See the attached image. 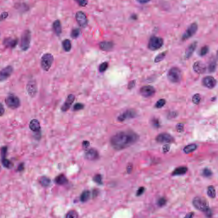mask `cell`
Segmentation results:
<instances>
[{
	"instance_id": "obj_18",
	"label": "cell",
	"mask_w": 218,
	"mask_h": 218,
	"mask_svg": "<svg viewBox=\"0 0 218 218\" xmlns=\"http://www.w3.org/2000/svg\"><path fill=\"white\" fill-rule=\"evenodd\" d=\"M99 156V153L98 151L94 148L89 149L85 153L86 158L91 161L97 160L98 159Z\"/></svg>"
},
{
	"instance_id": "obj_37",
	"label": "cell",
	"mask_w": 218,
	"mask_h": 218,
	"mask_svg": "<svg viewBox=\"0 0 218 218\" xmlns=\"http://www.w3.org/2000/svg\"><path fill=\"white\" fill-rule=\"evenodd\" d=\"M102 179V177L100 174H96L94 177L93 180L96 183L99 184H103Z\"/></svg>"
},
{
	"instance_id": "obj_47",
	"label": "cell",
	"mask_w": 218,
	"mask_h": 218,
	"mask_svg": "<svg viewBox=\"0 0 218 218\" xmlns=\"http://www.w3.org/2000/svg\"><path fill=\"white\" fill-rule=\"evenodd\" d=\"M177 130L178 132H181L184 129V124H178L177 125Z\"/></svg>"
},
{
	"instance_id": "obj_4",
	"label": "cell",
	"mask_w": 218,
	"mask_h": 218,
	"mask_svg": "<svg viewBox=\"0 0 218 218\" xmlns=\"http://www.w3.org/2000/svg\"><path fill=\"white\" fill-rule=\"evenodd\" d=\"M54 61L53 56L49 53L44 54L42 56L41 60V67L45 71L50 69Z\"/></svg>"
},
{
	"instance_id": "obj_40",
	"label": "cell",
	"mask_w": 218,
	"mask_h": 218,
	"mask_svg": "<svg viewBox=\"0 0 218 218\" xmlns=\"http://www.w3.org/2000/svg\"><path fill=\"white\" fill-rule=\"evenodd\" d=\"M209 51V48L208 46H205L201 48L200 51V55L202 56H203L207 53Z\"/></svg>"
},
{
	"instance_id": "obj_56",
	"label": "cell",
	"mask_w": 218,
	"mask_h": 218,
	"mask_svg": "<svg viewBox=\"0 0 218 218\" xmlns=\"http://www.w3.org/2000/svg\"><path fill=\"white\" fill-rule=\"evenodd\" d=\"M193 213H189V214H187V215H186V217H185L192 218L193 217Z\"/></svg>"
},
{
	"instance_id": "obj_23",
	"label": "cell",
	"mask_w": 218,
	"mask_h": 218,
	"mask_svg": "<svg viewBox=\"0 0 218 218\" xmlns=\"http://www.w3.org/2000/svg\"><path fill=\"white\" fill-rule=\"evenodd\" d=\"M55 181L58 185H64L68 182V179L64 174H60L55 179Z\"/></svg>"
},
{
	"instance_id": "obj_17",
	"label": "cell",
	"mask_w": 218,
	"mask_h": 218,
	"mask_svg": "<svg viewBox=\"0 0 218 218\" xmlns=\"http://www.w3.org/2000/svg\"><path fill=\"white\" fill-rule=\"evenodd\" d=\"M194 71L198 74H203L206 70V65L201 61H197L194 64Z\"/></svg>"
},
{
	"instance_id": "obj_11",
	"label": "cell",
	"mask_w": 218,
	"mask_h": 218,
	"mask_svg": "<svg viewBox=\"0 0 218 218\" xmlns=\"http://www.w3.org/2000/svg\"><path fill=\"white\" fill-rule=\"evenodd\" d=\"M140 92L141 95L144 97H150L155 94V90L153 86H144L141 88Z\"/></svg>"
},
{
	"instance_id": "obj_32",
	"label": "cell",
	"mask_w": 218,
	"mask_h": 218,
	"mask_svg": "<svg viewBox=\"0 0 218 218\" xmlns=\"http://www.w3.org/2000/svg\"><path fill=\"white\" fill-rule=\"evenodd\" d=\"M3 165L6 168H10L13 166V164L8 159L4 158L1 159Z\"/></svg>"
},
{
	"instance_id": "obj_46",
	"label": "cell",
	"mask_w": 218,
	"mask_h": 218,
	"mask_svg": "<svg viewBox=\"0 0 218 218\" xmlns=\"http://www.w3.org/2000/svg\"><path fill=\"white\" fill-rule=\"evenodd\" d=\"M144 191H145V188L144 187H141L139 188L136 192L137 196H139L141 195L142 194L144 193Z\"/></svg>"
},
{
	"instance_id": "obj_58",
	"label": "cell",
	"mask_w": 218,
	"mask_h": 218,
	"mask_svg": "<svg viewBox=\"0 0 218 218\" xmlns=\"http://www.w3.org/2000/svg\"><path fill=\"white\" fill-rule=\"evenodd\" d=\"M217 58L218 59V50L217 51Z\"/></svg>"
},
{
	"instance_id": "obj_51",
	"label": "cell",
	"mask_w": 218,
	"mask_h": 218,
	"mask_svg": "<svg viewBox=\"0 0 218 218\" xmlns=\"http://www.w3.org/2000/svg\"><path fill=\"white\" fill-rule=\"evenodd\" d=\"M163 150L164 152H167L169 150V145L168 144H166V145H164L163 148Z\"/></svg>"
},
{
	"instance_id": "obj_54",
	"label": "cell",
	"mask_w": 218,
	"mask_h": 218,
	"mask_svg": "<svg viewBox=\"0 0 218 218\" xmlns=\"http://www.w3.org/2000/svg\"><path fill=\"white\" fill-rule=\"evenodd\" d=\"M132 168H133V166H132V165H128L127 167V173H129V174L131 173V171H132Z\"/></svg>"
},
{
	"instance_id": "obj_10",
	"label": "cell",
	"mask_w": 218,
	"mask_h": 218,
	"mask_svg": "<svg viewBox=\"0 0 218 218\" xmlns=\"http://www.w3.org/2000/svg\"><path fill=\"white\" fill-rule=\"evenodd\" d=\"M75 19L78 24L82 27L84 28L87 26L88 23L87 17L84 13L82 11H79L75 15Z\"/></svg>"
},
{
	"instance_id": "obj_27",
	"label": "cell",
	"mask_w": 218,
	"mask_h": 218,
	"mask_svg": "<svg viewBox=\"0 0 218 218\" xmlns=\"http://www.w3.org/2000/svg\"><path fill=\"white\" fill-rule=\"evenodd\" d=\"M90 193L89 191H85L82 193L80 196V200L82 203H85L88 201L90 198Z\"/></svg>"
},
{
	"instance_id": "obj_28",
	"label": "cell",
	"mask_w": 218,
	"mask_h": 218,
	"mask_svg": "<svg viewBox=\"0 0 218 218\" xmlns=\"http://www.w3.org/2000/svg\"><path fill=\"white\" fill-rule=\"evenodd\" d=\"M62 46L64 50L66 52H70L71 50L72 44L70 41L69 39H65L62 42Z\"/></svg>"
},
{
	"instance_id": "obj_39",
	"label": "cell",
	"mask_w": 218,
	"mask_h": 218,
	"mask_svg": "<svg viewBox=\"0 0 218 218\" xmlns=\"http://www.w3.org/2000/svg\"><path fill=\"white\" fill-rule=\"evenodd\" d=\"M84 105L80 103H76L73 106V110L75 111L82 110L84 108Z\"/></svg>"
},
{
	"instance_id": "obj_21",
	"label": "cell",
	"mask_w": 218,
	"mask_h": 218,
	"mask_svg": "<svg viewBox=\"0 0 218 218\" xmlns=\"http://www.w3.org/2000/svg\"><path fill=\"white\" fill-rule=\"evenodd\" d=\"M114 46L113 43L111 41H104L99 44V47L101 50L108 51L113 49Z\"/></svg>"
},
{
	"instance_id": "obj_25",
	"label": "cell",
	"mask_w": 218,
	"mask_h": 218,
	"mask_svg": "<svg viewBox=\"0 0 218 218\" xmlns=\"http://www.w3.org/2000/svg\"><path fill=\"white\" fill-rule=\"evenodd\" d=\"M18 43V41L14 39H7L4 40V44L7 47L10 48H14L16 46Z\"/></svg>"
},
{
	"instance_id": "obj_3",
	"label": "cell",
	"mask_w": 218,
	"mask_h": 218,
	"mask_svg": "<svg viewBox=\"0 0 218 218\" xmlns=\"http://www.w3.org/2000/svg\"><path fill=\"white\" fill-rule=\"evenodd\" d=\"M167 78L169 81L174 83L180 82L182 78L181 71L176 67L171 68L167 73Z\"/></svg>"
},
{
	"instance_id": "obj_57",
	"label": "cell",
	"mask_w": 218,
	"mask_h": 218,
	"mask_svg": "<svg viewBox=\"0 0 218 218\" xmlns=\"http://www.w3.org/2000/svg\"><path fill=\"white\" fill-rule=\"evenodd\" d=\"M131 83H132L131 84V83H129V86H129V87H130V88H132V87H133V86H132L133 85H134L135 84V83H134V81H132V82H131Z\"/></svg>"
},
{
	"instance_id": "obj_38",
	"label": "cell",
	"mask_w": 218,
	"mask_h": 218,
	"mask_svg": "<svg viewBox=\"0 0 218 218\" xmlns=\"http://www.w3.org/2000/svg\"><path fill=\"white\" fill-rule=\"evenodd\" d=\"M108 67V64L107 62H103L100 65L99 70L100 72H103L106 70Z\"/></svg>"
},
{
	"instance_id": "obj_13",
	"label": "cell",
	"mask_w": 218,
	"mask_h": 218,
	"mask_svg": "<svg viewBox=\"0 0 218 218\" xmlns=\"http://www.w3.org/2000/svg\"><path fill=\"white\" fill-rule=\"evenodd\" d=\"M13 71V68L11 66H8L3 69L0 73V80L1 82L5 81L9 78Z\"/></svg>"
},
{
	"instance_id": "obj_6",
	"label": "cell",
	"mask_w": 218,
	"mask_h": 218,
	"mask_svg": "<svg viewBox=\"0 0 218 218\" xmlns=\"http://www.w3.org/2000/svg\"><path fill=\"white\" fill-rule=\"evenodd\" d=\"M31 38L30 32L29 30H25L22 34L20 40V46L21 50L26 51L29 49L30 44Z\"/></svg>"
},
{
	"instance_id": "obj_22",
	"label": "cell",
	"mask_w": 218,
	"mask_h": 218,
	"mask_svg": "<svg viewBox=\"0 0 218 218\" xmlns=\"http://www.w3.org/2000/svg\"><path fill=\"white\" fill-rule=\"evenodd\" d=\"M53 28L56 35L58 36H59L60 35L62 32V29H61V24L59 20H55L53 24Z\"/></svg>"
},
{
	"instance_id": "obj_31",
	"label": "cell",
	"mask_w": 218,
	"mask_h": 218,
	"mask_svg": "<svg viewBox=\"0 0 218 218\" xmlns=\"http://www.w3.org/2000/svg\"><path fill=\"white\" fill-rule=\"evenodd\" d=\"M217 68V62L215 60H211L209 65L208 70L210 72H213L215 71Z\"/></svg>"
},
{
	"instance_id": "obj_49",
	"label": "cell",
	"mask_w": 218,
	"mask_h": 218,
	"mask_svg": "<svg viewBox=\"0 0 218 218\" xmlns=\"http://www.w3.org/2000/svg\"><path fill=\"white\" fill-rule=\"evenodd\" d=\"M8 16V13H7V12H4V13H2L1 14V18L3 20H4V19L7 18Z\"/></svg>"
},
{
	"instance_id": "obj_45",
	"label": "cell",
	"mask_w": 218,
	"mask_h": 218,
	"mask_svg": "<svg viewBox=\"0 0 218 218\" xmlns=\"http://www.w3.org/2000/svg\"><path fill=\"white\" fill-rule=\"evenodd\" d=\"M7 148L6 147H3L1 149V159L5 158L7 153Z\"/></svg>"
},
{
	"instance_id": "obj_5",
	"label": "cell",
	"mask_w": 218,
	"mask_h": 218,
	"mask_svg": "<svg viewBox=\"0 0 218 218\" xmlns=\"http://www.w3.org/2000/svg\"><path fill=\"white\" fill-rule=\"evenodd\" d=\"M163 44L164 41L162 38L153 36L149 40L148 47L150 50L155 51L161 48Z\"/></svg>"
},
{
	"instance_id": "obj_16",
	"label": "cell",
	"mask_w": 218,
	"mask_h": 218,
	"mask_svg": "<svg viewBox=\"0 0 218 218\" xmlns=\"http://www.w3.org/2000/svg\"><path fill=\"white\" fill-rule=\"evenodd\" d=\"M27 91L30 96L34 97L37 92V87L36 83L34 81H31L29 82L27 86Z\"/></svg>"
},
{
	"instance_id": "obj_8",
	"label": "cell",
	"mask_w": 218,
	"mask_h": 218,
	"mask_svg": "<svg viewBox=\"0 0 218 218\" xmlns=\"http://www.w3.org/2000/svg\"><path fill=\"white\" fill-rule=\"evenodd\" d=\"M198 30V25L196 23H193L189 26L182 35V39L185 41L188 39L196 33Z\"/></svg>"
},
{
	"instance_id": "obj_50",
	"label": "cell",
	"mask_w": 218,
	"mask_h": 218,
	"mask_svg": "<svg viewBox=\"0 0 218 218\" xmlns=\"http://www.w3.org/2000/svg\"><path fill=\"white\" fill-rule=\"evenodd\" d=\"M0 110H1V112H0V114H1V116H2L4 114V112H5V109H4V107L3 105L2 104H1V106H0Z\"/></svg>"
},
{
	"instance_id": "obj_26",
	"label": "cell",
	"mask_w": 218,
	"mask_h": 218,
	"mask_svg": "<svg viewBox=\"0 0 218 218\" xmlns=\"http://www.w3.org/2000/svg\"><path fill=\"white\" fill-rule=\"evenodd\" d=\"M197 146L195 144H190L185 146L183 149L184 152L186 154H189L194 151L197 149Z\"/></svg>"
},
{
	"instance_id": "obj_42",
	"label": "cell",
	"mask_w": 218,
	"mask_h": 218,
	"mask_svg": "<svg viewBox=\"0 0 218 218\" xmlns=\"http://www.w3.org/2000/svg\"><path fill=\"white\" fill-rule=\"evenodd\" d=\"M165 56V53H161V54L157 56V57L155 58V62H156V63L160 62L164 59Z\"/></svg>"
},
{
	"instance_id": "obj_7",
	"label": "cell",
	"mask_w": 218,
	"mask_h": 218,
	"mask_svg": "<svg viewBox=\"0 0 218 218\" xmlns=\"http://www.w3.org/2000/svg\"><path fill=\"white\" fill-rule=\"evenodd\" d=\"M5 103L8 108L14 110L20 106V100L18 97L13 94H10L6 97Z\"/></svg>"
},
{
	"instance_id": "obj_52",
	"label": "cell",
	"mask_w": 218,
	"mask_h": 218,
	"mask_svg": "<svg viewBox=\"0 0 218 218\" xmlns=\"http://www.w3.org/2000/svg\"><path fill=\"white\" fill-rule=\"evenodd\" d=\"M151 0H136L137 1L139 2V3L141 4H147L150 2Z\"/></svg>"
},
{
	"instance_id": "obj_15",
	"label": "cell",
	"mask_w": 218,
	"mask_h": 218,
	"mask_svg": "<svg viewBox=\"0 0 218 218\" xmlns=\"http://www.w3.org/2000/svg\"><path fill=\"white\" fill-rule=\"evenodd\" d=\"M75 99V97L74 95L71 94L68 95L67 99L65 101V103L61 106V110L64 112L68 110L70 108L72 104H73V102H74Z\"/></svg>"
},
{
	"instance_id": "obj_19",
	"label": "cell",
	"mask_w": 218,
	"mask_h": 218,
	"mask_svg": "<svg viewBox=\"0 0 218 218\" xmlns=\"http://www.w3.org/2000/svg\"><path fill=\"white\" fill-rule=\"evenodd\" d=\"M29 127L32 131L36 133L39 132L41 130L40 122L36 119H33L30 121L29 124Z\"/></svg>"
},
{
	"instance_id": "obj_48",
	"label": "cell",
	"mask_w": 218,
	"mask_h": 218,
	"mask_svg": "<svg viewBox=\"0 0 218 218\" xmlns=\"http://www.w3.org/2000/svg\"><path fill=\"white\" fill-rule=\"evenodd\" d=\"M89 145H90V143H89V141H84L83 142L82 146L85 148H87L89 147Z\"/></svg>"
},
{
	"instance_id": "obj_34",
	"label": "cell",
	"mask_w": 218,
	"mask_h": 218,
	"mask_svg": "<svg viewBox=\"0 0 218 218\" xmlns=\"http://www.w3.org/2000/svg\"><path fill=\"white\" fill-rule=\"evenodd\" d=\"M80 34V30L78 28L74 29L72 31L71 33V36L73 39H75L78 38Z\"/></svg>"
},
{
	"instance_id": "obj_43",
	"label": "cell",
	"mask_w": 218,
	"mask_h": 218,
	"mask_svg": "<svg viewBox=\"0 0 218 218\" xmlns=\"http://www.w3.org/2000/svg\"><path fill=\"white\" fill-rule=\"evenodd\" d=\"M167 203V200L164 197L159 198L158 201V205L159 206L163 207Z\"/></svg>"
},
{
	"instance_id": "obj_41",
	"label": "cell",
	"mask_w": 218,
	"mask_h": 218,
	"mask_svg": "<svg viewBox=\"0 0 218 218\" xmlns=\"http://www.w3.org/2000/svg\"><path fill=\"white\" fill-rule=\"evenodd\" d=\"M203 174L204 177H210L212 175V171L210 169H209L208 168H205L203 170Z\"/></svg>"
},
{
	"instance_id": "obj_14",
	"label": "cell",
	"mask_w": 218,
	"mask_h": 218,
	"mask_svg": "<svg viewBox=\"0 0 218 218\" xmlns=\"http://www.w3.org/2000/svg\"><path fill=\"white\" fill-rule=\"evenodd\" d=\"M136 113L134 110H128L119 115L118 117V120L120 122H124L127 119L134 118L136 116Z\"/></svg>"
},
{
	"instance_id": "obj_44",
	"label": "cell",
	"mask_w": 218,
	"mask_h": 218,
	"mask_svg": "<svg viewBox=\"0 0 218 218\" xmlns=\"http://www.w3.org/2000/svg\"><path fill=\"white\" fill-rule=\"evenodd\" d=\"M79 5L81 6L84 7L86 6L88 3L87 0H75Z\"/></svg>"
},
{
	"instance_id": "obj_12",
	"label": "cell",
	"mask_w": 218,
	"mask_h": 218,
	"mask_svg": "<svg viewBox=\"0 0 218 218\" xmlns=\"http://www.w3.org/2000/svg\"><path fill=\"white\" fill-rule=\"evenodd\" d=\"M202 82L204 86L210 89L215 87L217 84V80L211 76H206L203 79Z\"/></svg>"
},
{
	"instance_id": "obj_1",
	"label": "cell",
	"mask_w": 218,
	"mask_h": 218,
	"mask_svg": "<svg viewBox=\"0 0 218 218\" xmlns=\"http://www.w3.org/2000/svg\"><path fill=\"white\" fill-rule=\"evenodd\" d=\"M139 139L138 135L133 131H121L113 135L110 142L113 148L120 150L133 145Z\"/></svg>"
},
{
	"instance_id": "obj_53",
	"label": "cell",
	"mask_w": 218,
	"mask_h": 218,
	"mask_svg": "<svg viewBox=\"0 0 218 218\" xmlns=\"http://www.w3.org/2000/svg\"><path fill=\"white\" fill-rule=\"evenodd\" d=\"M24 164L23 163H21L20 164V165H19V166H18V171H22V170H24Z\"/></svg>"
},
{
	"instance_id": "obj_33",
	"label": "cell",
	"mask_w": 218,
	"mask_h": 218,
	"mask_svg": "<svg viewBox=\"0 0 218 218\" xmlns=\"http://www.w3.org/2000/svg\"><path fill=\"white\" fill-rule=\"evenodd\" d=\"M66 218H78L79 217L78 213L74 210H71L66 214Z\"/></svg>"
},
{
	"instance_id": "obj_55",
	"label": "cell",
	"mask_w": 218,
	"mask_h": 218,
	"mask_svg": "<svg viewBox=\"0 0 218 218\" xmlns=\"http://www.w3.org/2000/svg\"><path fill=\"white\" fill-rule=\"evenodd\" d=\"M153 125L155 127H159V123L158 122V121H156L155 120L153 122Z\"/></svg>"
},
{
	"instance_id": "obj_36",
	"label": "cell",
	"mask_w": 218,
	"mask_h": 218,
	"mask_svg": "<svg viewBox=\"0 0 218 218\" xmlns=\"http://www.w3.org/2000/svg\"><path fill=\"white\" fill-rule=\"evenodd\" d=\"M165 100L164 99H159L155 104V107L157 108H161L165 106Z\"/></svg>"
},
{
	"instance_id": "obj_9",
	"label": "cell",
	"mask_w": 218,
	"mask_h": 218,
	"mask_svg": "<svg viewBox=\"0 0 218 218\" xmlns=\"http://www.w3.org/2000/svg\"><path fill=\"white\" fill-rule=\"evenodd\" d=\"M155 140L159 143H170L174 142V139L170 134L162 133L157 136Z\"/></svg>"
},
{
	"instance_id": "obj_2",
	"label": "cell",
	"mask_w": 218,
	"mask_h": 218,
	"mask_svg": "<svg viewBox=\"0 0 218 218\" xmlns=\"http://www.w3.org/2000/svg\"><path fill=\"white\" fill-rule=\"evenodd\" d=\"M193 204L195 208L202 212L206 213L210 210L208 202L203 197H196L194 198Z\"/></svg>"
},
{
	"instance_id": "obj_20",
	"label": "cell",
	"mask_w": 218,
	"mask_h": 218,
	"mask_svg": "<svg viewBox=\"0 0 218 218\" xmlns=\"http://www.w3.org/2000/svg\"><path fill=\"white\" fill-rule=\"evenodd\" d=\"M197 42L194 41L189 46L185 52V57L187 59H189L191 57L193 54L197 47Z\"/></svg>"
},
{
	"instance_id": "obj_24",
	"label": "cell",
	"mask_w": 218,
	"mask_h": 218,
	"mask_svg": "<svg viewBox=\"0 0 218 218\" xmlns=\"http://www.w3.org/2000/svg\"><path fill=\"white\" fill-rule=\"evenodd\" d=\"M188 168L186 167H177L173 171L172 175L174 176H181L187 173Z\"/></svg>"
},
{
	"instance_id": "obj_30",
	"label": "cell",
	"mask_w": 218,
	"mask_h": 218,
	"mask_svg": "<svg viewBox=\"0 0 218 218\" xmlns=\"http://www.w3.org/2000/svg\"><path fill=\"white\" fill-rule=\"evenodd\" d=\"M207 195L211 198H214L216 197V191L215 188L212 185L209 186L207 188Z\"/></svg>"
},
{
	"instance_id": "obj_29",
	"label": "cell",
	"mask_w": 218,
	"mask_h": 218,
	"mask_svg": "<svg viewBox=\"0 0 218 218\" xmlns=\"http://www.w3.org/2000/svg\"><path fill=\"white\" fill-rule=\"evenodd\" d=\"M39 182L42 186L44 187H47L50 185L51 180L47 177H43L40 179Z\"/></svg>"
},
{
	"instance_id": "obj_35",
	"label": "cell",
	"mask_w": 218,
	"mask_h": 218,
	"mask_svg": "<svg viewBox=\"0 0 218 218\" xmlns=\"http://www.w3.org/2000/svg\"><path fill=\"white\" fill-rule=\"evenodd\" d=\"M201 98L200 95L198 94H195L192 98V101L194 104H198L201 101Z\"/></svg>"
}]
</instances>
